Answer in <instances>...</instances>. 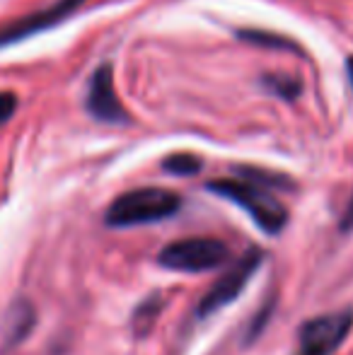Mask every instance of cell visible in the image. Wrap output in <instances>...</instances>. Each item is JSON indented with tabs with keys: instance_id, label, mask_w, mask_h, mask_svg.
Masks as SVG:
<instances>
[{
	"instance_id": "7",
	"label": "cell",
	"mask_w": 353,
	"mask_h": 355,
	"mask_svg": "<svg viewBox=\"0 0 353 355\" xmlns=\"http://www.w3.org/2000/svg\"><path fill=\"white\" fill-rule=\"evenodd\" d=\"M87 109L92 116L107 123H123L126 121V109L119 102L117 89H114L112 68L99 66L87 85Z\"/></svg>"
},
{
	"instance_id": "6",
	"label": "cell",
	"mask_w": 353,
	"mask_h": 355,
	"mask_svg": "<svg viewBox=\"0 0 353 355\" xmlns=\"http://www.w3.org/2000/svg\"><path fill=\"white\" fill-rule=\"evenodd\" d=\"M83 3H85V0H56V3H51L49 8L29 12L27 17L17 19V22L0 29V46H8V44H15L24 37H32V34L42 32V29L53 27L56 22L66 19L71 12H76Z\"/></svg>"
},
{
	"instance_id": "12",
	"label": "cell",
	"mask_w": 353,
	"mask_h": 355,
	"mask_svg": "<svg viewBox=\"0 0 353 355\" xmlns=\"http://www.w3.org/2000/svg\"><path fill=\"white\" fill-rule=\"evenodd\" d=\"M266 85H268V87L276 89L278 94H283V97H295L298 89H300V85L291 83V80H273V78H268Z\"/></svg>"
},
{
	"instance_id": "13",
	"label": "cell",
	"mask_w": 353,
	"mask_h": 355,
	"mask_svg": "<svg viewBox=\"0 0 353 355\" xmlns=\"http://www.w3.org/2000/svg\"><path fill=\"white\" fill-rule=\"evenodd\" d=\"M341 230H344V232L353 230V198L349 201V208H346L344 218H341Z\"/></svg>"
},
{
	"instance_id": "8",
	"label": "cell",
	"mask_w": 353,
	"mask_h": 355,
	"mask_svg": "<svg viewBox=\"0 0 353 355\" xmlns=\"http://www.w3.org/2000/svg\"><path fill=\"white\" fill-rule=\"evenodd\" d=\"M32 309H29L27 302H17V312H10L8 322L10 327L5 329V343L8 346H15V343H19L24 336H27L29 327H32Z\"/></svg>"
},
{
	"instance_id": "5",
	"label": "cell",
	"mask_w": 353,
	"mask_h": 355,
	"mask_svg": "<svg viewBox=\"0 0 353 355\" xmlns=\"http://www.w3.org/2000/svg\"><path fill=\"white\" fill-rule=\"evenodd\" d=\"M261 263V252L259 249H252L245 257H240L216 283L213 288L203 295L201 304H198V317H208V314L218 312L225 304L235 302L237 295L245 290V285L250 283V278L255 276V271Z\"/></svg>"
},
{
	"instance_id": "10",
	"label": "cell",
	"mask_w": 353,
	"mask_h": 355,
	"mask_svg": "<svg viewBox=\"0 0 353 355\" xmlns=\"http://www.w3.org/2000/svg\"><path fill=\"white\" fill-rule=\"evenodd\" d=\"M165 169L179 177H189V174H196L201 169V159L193 157V155H172L165 159Z\"/></svg>"
},
{
	"instance_id": "2",
	"label": "cell",
	"mask_w": 353,
	"mask_h": 355,
	"mask_svg": "<svg viewBox=\"0 0 353 355\" xmlns=\"http://www.w3.org/2000/svg\"><path fill=\"white\" fill-rule=\"evenodd\" d=\"M211 191L218 196L227 198V201L237 203L250 213V218L259 225L264 232L278 234L288 220V213L278 198H273L271 191L255 182H245V179H218V182L208 184Z\"/></svg>"
},
{
	"instance_id": "11",
	"label": "cell",
	"mask_w": 353,
	"mask_h": 355,
	"mask_svg": "<svg viewBox=\"0 0 353 355\" xmlns=\"http://www.w3.org/2000/svg\"><path fill=\"white\" fill-rule=\"evenodd\" d=\"M15 109H17V97L8 89H0V126L12 119Z\"/></svg>"
},
{
	"instance_id": "3",
	"label": "cell",
	"mask_w": 353,
	"mask_h": 355,
	"mask_svg": "<svg viewBox=\"0 0 353 355\" xmlns=\"http://www.w3.org/2000/svg\"><path fill=\"white\" fill-rule=\"evenodd\" d=\"M230 259V249L225 242L213 237H189L179 239V242L167 244L160 252L157 261L160 266L172 268V271L182 273H201L218 268Z\"/></svg>"
},
{
	"instance_id": "14",
	"label": "cell",
	"mask_w": 353,
	"mask_h": 355,
	"mask_svg": "<svg viewBox=\"0 0 353 355\" xmlns=\"http://www.w3.org/2000/svg\"><path fill=\"white\" fill-rule=\"evenodd\" d=\"M346 71H349V78H351V85H353V56L346 61Z\"/></svg>"
},
{
	"instance_id": "9",
	"label": "cell",
	"mask_w": 353,
	"mask_h": 355,
	"mask_svg": "<svg viewBox=\"0 0 353 355\" xmlns=\"http://www.w3.org/2000/svg\"><path fill=\"white\" fill-rule=\"evenodd\" d=\"M160 307H162V300L160 297H150L136 314H133V327H136V331L141 334V336L153 327V322H155Z\"/></svg>"
},
{
	"instance_id": "4",
	"label": "cell",
	"mask_w": 353,
	"mask_h": 355,
	"mask_svg": "<svg viewBox=\"0 0 353 355\" xmlns=\"http://www.w3.org/2000/svg\"><path fill=\"white\" fill-rule=\"evenodd\" d=\"M353 327V312H334L305 322L298 334V355H332L346 341Z\"/></svg>"
},
{
	"instance_id": "1",
	"label": "cell",
	"mask_w": 353,
	"mask_h": 355,
	"mask_svg": "<svg viewBox=\"0 0 353 355\" xmlns=\"http://www.w3.org/2000/svg\"><path fill=\"white\" fill-rule=\"evenodd\" d=\"M179 208H182L179 193L160 187H143L114 198V203L107 208L104 220L112 227H133V225L165 220L175 215Z\"/></svg>"
}]
</instances>
